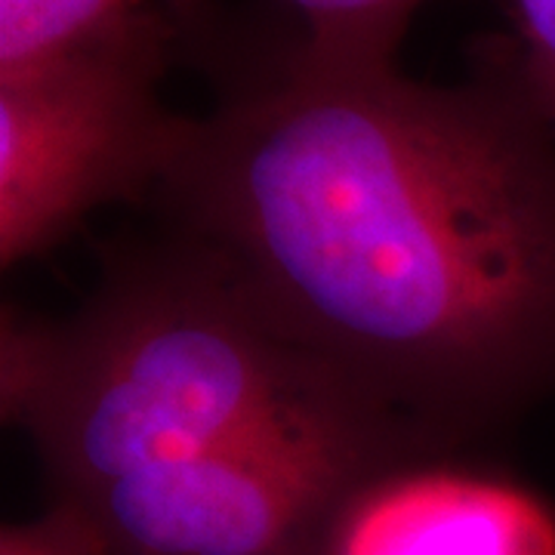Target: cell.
<instances>
[{"label":"cell","mask_w":555,"mask_h":555,"mask_svg":"<svg viewBox=\"0 0 555 555\" xmlns=\"http://www.w3.org/2000/svg\"><path fill=\"white\" fill-rule=\"evenodd\" d=\"M158 192L207 266L414 436L555 389V133L513 50L426 83L299 47L189 118Z\"/></svg>","instance_id":"cell-1"},{"label":"cell","mask_w":555,"mask_h":555,"mask_svg":"<svg viewBox=\"0 0 555 555\" xmlns=\"http://www.w3.org/2000/svg\"><path fill=\"white\" fill-rule=\"evenodd\" d=\"M339 396L358 398L201 257L68 321L3 315V420L31 438L60 496Z\"/></svg>","instance_id":"cell-2"},{"label":"cell","mask_w":555,"mask_h":555,"mask_svg":"<svg viewBox=\"0 0 555 555\" xmlns=\"http://www.w3.org/2000/svg\"><path fill=\"white\" fill-rule=\"evenodd\" d=\"M321 555H555V518L496 478L396 466L349 496Z\"/></svg>","instance_id":"cell-5"},{"label":"cell","mask_w":555,"mask_h":555,"mask_svg":"<svg viewBox=\"0 0 555 555\" xmlns=\"http://www.w3.org/2000/svg\"><path fill=\"white\" fill-rule=\"evenodd\" d=\"M516 16V62L537 112L555 133V0H509Z\"/></svg>","instance_id":"cell-8"},{"label":"cell","mask_w":555,"mask_h":555,"mask_svg":"<svg viewBox=\"0 0 555 555\" xmlns=\"http://www.w3.org/2000/svg\"><path fill=\"white\" fill-rule=\"evenodd\" d=\"M167 25L139 10L0 75V262L40 257L87 214L160 189L189 118L160 100Z\"/></svg>","instance_id":"cell-4"},{"label":"cell","mask_w":555,"mask_h":555,"mask_svg":"<svg viewBox=\"0 0 555 555\" xmlns=\"http://www.w3.org/2000/svg\"><path fill=\"white\" fill-rule=\"evenodd\" d=\"M416 436L352 396L278 416L173 463L112 478L56 509L115 555H321L339 509Z\"/></svg>","instance_id":"cell-3"},{"label":"cell","mask_w":555,"mask_h":555,"mask_svg":"<svg viewBox=\"0 0 555 555\" xmlns=\"http://www.w3.org/2000/svg\"><path fill=\"white\" fill-rule=\"evenodd\" d=\"M0 555H115L62 509L31 521L3 525Z\"/></svg>","instance_id":"cell-9"},{"label":"cell","mask_w":555,"mask_h":555,"mask_svg":"<svg viewBox=\"0 0 555 555\" xmlns=\"http://www.w3.org/2000/svg\"><path fill=\"white\" fill-rule=\"evenodd\" d=\"M145 10V0H0V75L78 47Z\"/></svg>","instance_id":"cell-6"},{"label":"cell","mask_w":555,"mask_h":555,"mask_svg":"<svg viewBox=\"0 0 555 555\" xmlns=\"http://www.w3.org/2000/svg\"><path fill=\"white\" fill-rule=\"evenodd\" d=\"M306 20L302 47L318 56L389 62L426 0H287Z\"/></svg>","instance_id":"cell-7"}]
</instances>
